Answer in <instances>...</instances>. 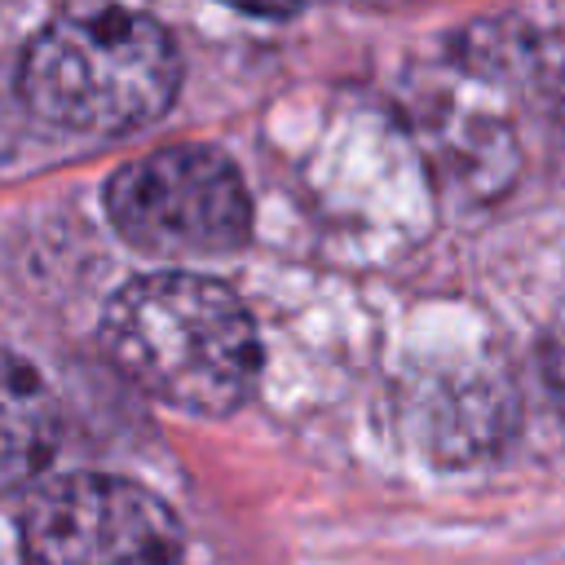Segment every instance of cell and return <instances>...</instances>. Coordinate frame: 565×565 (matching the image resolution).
Returning a JSON list of instances; mask_svg holds the SVG:
<instances>
[{
  "mask_svg": "<svg viewBox=\"0 0 565 565\" xmlns=\"http://www.w3.org/2000/svg\"><path fill=\"white\" fill-rule=\"evenodd\" d=\"M177 84L172 35L137 9H88L49 22L18 71L31 115L88 137L146 128L172 106Z\"/></svg>",
  "mask_w": 565,
  "mask_h": 565,
  "instance_id": "obj_2",
  "label": "cell"
},
{
  "mask_svg": "<svg viewBox=\"0 0 565 565\" xmlns=\"http://www.w3.org/2000/svg\"><path fill=\"white\" fill-rule=\"evenodd\" d=\"M102 344L141 393L190 415H230L260 375L247 305L190 269L146 274L115 291L102 313Z\"/></svg>",
  "mask_w": 565,
  "mask_h": 565,
  "instance_id": "obj_1",
  "label": "cell"
},
{
  "mask_svg": "<svg viewBox=\"0 0 565 565\" xmlns=\"http://www.w3.org/2000/svg\"><path fill=\"white\" fill-rule=\"evenodd\" d=\"M57 446V402L44 375L0 349V490L44 472Z\"/></svg>",
  "mask_w": 565,
  "mask_h": 565,
  "instance_id": "obj_5",
  "label": "cell"
},
{
  "mask_svg": "<svg viewBox=\"0 0 565 565\" xmlns=\"http://www.w3.org/2000/svg\"><path fill=\"white\" fill-rule=\"evenodd\" d=\"M0 119H4V93H0Z\"/></svg>",
  "mask_w": 565,
  "mask_h": 565,
  "instance_id": "obj_9",
  "label": "cell"
},
{
  "mask_svg": "<svg viewBox=\"0 0 565 565\" xmlns=\"http://www.w3.org/2000/svg\"><path fill=\"white\" fill-rule=\"evenodd\" d=\"M106 216L137 252L168 260L225 256L252 234L247 185L212 146H163L115 168Z\"/></svg>",
  "mask_w": 565,
  "mask_h": 565,
  "instance_id": "obj_3",
  "label": "cell"
},
{
  "mask_svg": "<svg viewBox=\"0 0 565 565\" xmlns=\"http://www.w3.org/2000/svg\"><path fill=\"white\" fill-rule=\"evenodd\" d=\"M225 4H234V9H243L252 18H291V13L309 9L313 0H225Z\"/></svg>",
  "mask_w": 565,
  "mask_h": 565,
  "instance_id": "obj_8",
  "label": "cell"
},
{
  "mask_svg": "<svg viewBox=\"0 0 565 565\" xmlns=\"http://www.w3.org/2000/svg\"><path fill=\"white\" fill-rule=\"evenodd\" d=\"M534 75H539L543 97L565 115V26L552 31V35L534 49Z\"/></svg>",
  "mask_w": 565,
  "mask_h": 565,
  "instance_id": "obj_6",
  "label": "cell"
},
{
  "mask_svg": "<svg viewBox=\"0 0 565 565\" xmlns=\"http://www.w3.org/2000/svg\"><path fill=\"white\" fill-rule=\"evenodd\" d=\"M26 565H181V525L128 477L66 472L35 486L18 512Z\"/></svg>",
  "mask_w": 565,
  "mask_h": 565,
  "instance_id": "obj_4",
  "label": "cell"
},
{
  "mask_svg": "<svg viewBox=\"0 0 565 565\" xmlns=\"http://www.w3.org/2000/svg\"><path fill=\"white\" fill-rule=\"evenodd\" d=\"M543 375H547V388H552V397H556V406L565 415V322L543 344Z\"/></svg>",
  "mask_w": 565,
  "mask_h": 565,
  "instance_id": "obj_7",
  "label": "cell"
}]
</instances>
